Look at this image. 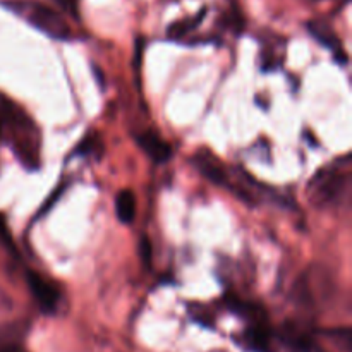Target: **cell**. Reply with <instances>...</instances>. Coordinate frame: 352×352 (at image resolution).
<instances>
[{
	"label": "cell",
	"mask_w": 352,
	"mask_h": 352,
	"mask_svg": "<svg viewBox=\"0 0 352 352\" xmlns=\"http://www.w3.org/2000/svg\"><path fill=\"white\" fill-rule=\"evenodd\" d=\"M308 30L309 33L315 36L316 41H320V43L323 45V47L330 48V50L336 54V60L339 62V64H346L347 62V55L346 52H344L342 48V43H340L339 36H337L336 33H333L332 30H330L327 24H322V23H309L308 24Z\"/></svg>",
	"instance_id": "obj_10"
},
{
	"label": "cell",
	"mask_w": 352,
	"mask_h": 352,
	"mask_svg": "<svg viewBox=\"0 0 352 352\" xmlns=\"http://www.w3.org/2000/svg\"><path fill=\"white\" fill-rule=\"evenodd\" d=\"M192 164H195V167L198 168V170L201 172V175H205L210 182H213V184L217 186H222V188H229V170L223 167L222 162H220L210 150L199 148L195 153V157H192Z\"/></svg>",
	"instance_id": "obj_6"
},
{
	"label": "cell",
	"mask_w": 352,
	"mask_h": 352,
	"mask_svg": "<svg viewBox=\"0 0 352 352\" xmlns=\"http://www.w3.org/2000/svg\"><path fill=\"white\" fill-rule=\"evenodd\" d=\"M0 243L3 244V246H12V239H10V234L9 230H7V226H6V220L0 217Z\"/></svg>",
	"instance_id": "obj_14"
},
{
	"label": "cell",
	"mask_w": 352,
	"mask_h": 352,
	"mask_svg": "<svg viewBox=\"0 0 352 352\" xmlns=\"http://www.w3.org/2000/svg\"><path fill=\"white\" fill-rule=\"evenodd\" d=\"M0 120L2 133L6 129L12 133V146L21 164L30 170H36L40 167V143L33 120L3 96H0Z\"/></svg>",
	"instance_id": "obj_1"
},
{
	"label": "cell",
	"mask_w": 352,
	"mask_h": 352,
	"mask_svg": "<svg viewBox=\"0 0 352 352\" xmlns=\"http://www.w3.org/2000/svg\"><path fill=\"white\" fill-rule=\"evenodd\" d=\"M0 138H2V120H0Z\"/></svg>",
	"instance_id": "obj_17"
},
{
	"label": "cell",
	"mask_w": 352,
	"mask_h": 352,
	"mask_svg": "<svg viewBox=\"0 0 352 352\" xmlns=\"http://www.w3.org/2000/svg\"><path fill=\"white\" fill-rule=\"evenodd\" d=\"M116 215L119 219V222L122 223L134 222V217H136V196L129 189H124V191H120L117 195Z\"/></svg>",
	"instance_id": "obj_11"
},
{
	"label": "cell",
	"mask_w": 352,
	"mask_h": 352,
	"mask_svg": "<svg viewBox=\"0 0 352 352\" xmlns=\"http://www.w3.org/2000/svg\"><path fill=\"white\" fill-rule=\"evenodd\" d=\"M136 141L155 164H165L172 157V146L155 131H144L136 138Z\"/></svg>",
	"instance_id": "obj_8"
},
{
	"label": "cell",
	"mask_w": 352,
	"mask_h": 352,
	"mask_svg": "<svg viewBox=\"0 0 352 352\" xmlns=\"http://www.w3.org/2000/svg\"><path fill=\"white\" fill-rule=\"evenodd\" d=\"M0 352H28V351L24 349V347H21L19 344L10 342V344H6V346L0 347Z\"/></svg>",
	"instance_id": "obj_16"
},
{
	"label": "cell",
	"mask_w": 352,
	"mask_h": 352,
	"mask_svg": "<svg viewBox=\"0 0 352 352\" xmlns=\"http://www.w3.org/2000/svg\"><path fill=\"white\" fill-rule=\"evenodd\" d=\"M28 285H30V291L33 294L34 301H36L38 308L41 309L43 315H55V311L58 309L62 301V292L54 282H50L48 278H45L43 275H40L38 272L30 270L26 274Z\"/></svg>",
	"instance_id": "obj_4"
},
{
	"label": "cell",
	"mask_w": 352,
	"mask_h": 352,
	"mask_svg": "<svg viewBox=\"0 0 352 352\" xmlns=\"http://www.w3.org/2000/svg\"><path fill=\"white\" fill-rule=\"evenodd\" d=\"M275 339L277 336L272 332L268 322L248 323V329L239 336V346L250 352H275Z\"/></svg>",
	"instance_id": "obj_5"
},
{
	"label": "cell",
	"mask_w": 352,
	"mask_h": 352,
	"mask_svg": "<svg viewBox=\"0 0 352 352\" xmlns=\"http://www.w3.org/2000/svg\"><path fill=\"white\" fill-rule=\"evenodd\" d=\"M349 164L347 162H339L329 165L316 172L315 177L308 184L309 201L316 206L337 205L342 201L344 196L349 189Z\"/></svg>",
	"instance_id": "obj_2"
},
{
	"label": "cell",
	"mask_w": 352,
	"mask_h": 352,
	"mask_svg": "<svg viewBox=\"0 0 352 352\" xmlns=\"http://www.w3.org/2000/svg\"><path fill=\"white\" fill-rule=\"evenodd\" d=\"M102 140H100L98 133H88L78 144H76L74 153L79 157H93V155L100 153L103 150Z\"/></svg>",
	"instance_id": "obj_12"
},
{
	"label": "cell",
	"mask_w": 352,
	"mask_h": 352,
	"mask_svg": "<svg viewBox=\"0 0 352 352\" xmlns=\"http://www.w3.org/2000/svg\"><path fill=\"white\" fill-rule=\"evenodd\" d=\"M275 336H277V339L282 344H285L289 349H292L294 352H327L316 342L311 333L305 332L296 323H285L280 332L275 333Z\"/></svg>",
	"instance_id": "obj_7"
},
{
	"label": "cell",
	"mask_w": 352,
	"mask_h": 352,
	"mask_svg": "<svg viewBox=\"0 0 352 352\" xmlns=\"http://www.w3.org/2000/svg\"><path fill=\"white\" fill-rule=\"evenodd\" d=\"M226 306L229 308V311H232L234 315H237L239 318H243L248 323H258V322H268L267 311L261 308L256 302L244 301V299L237 298L234 294L226 296Z\"/></svg>",
	"instance_id": "obj_9"
},
{
	"label": "cell",
	"mask_w": 352,
	"mask_h": 352,
	"mask_svg": "<svg viewBox=\"0 0 352 352\" xmlns=\"http://www.w3.org/2000/svg\"><path fill=\"white\" fill-rule=\"evenodd\" d=\"M151 254L153 253H151L150 239L143 236L140 241V256H141V260H143V263L148 265V267L151 265Z\"/></svg>",
	"instance_id": "obj_13"
},
{
	"label": "cell",
	"mask_w": 352,
	"mask_h": 352,
	"mask_svg": "<svg viewBox=\"0 0 352 352\" xmlns=\"http://www.w3.org/2000/svg\"><path fill=\"white\" fill-rule=\"evenodd\" d=\"M60 192H62V186H58L57 191H55L54 195H52V198H48L47 201H45V205L41 206V210H40V213H38V217H41L45 212H48V208H52V206H54V203L57 201V198H58V196H60Z\"/></svg>",
	"instance_id": "obj_15"
},
{
	"label": "cell",
	"mask_w": 352,
	"mask_h": 352,
	"mask_svg": "<svg viewBox=\"0 0 352 352\" xmlns=\"http://www.w3.org/2000/svg\"><path fill=\"white\" fill-rule=\"evenodd\" d=\"M10 7L14 9V12L23 16L31 26L36 28L38 31L45 33L47 36L54 38V40H69L71 38V30H69L67 23L57 10L50 9L43 3L34 2L16 3V6Z\"/></svg>",
	"instance_id": "obj_3"
}]
</instances>
